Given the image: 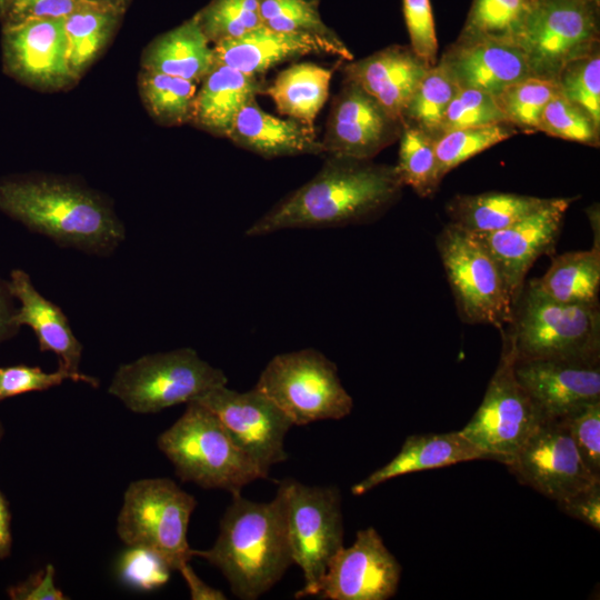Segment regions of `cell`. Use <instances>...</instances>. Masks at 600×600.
Here are the masks:
<instances>
[{"label": "cell", "mask_w": 600, "mask_h": 600, "mask_svg": "<svg viewBox=\"0 0 600 600\" xmlns=\"http://www.w3.org/2000/svg\"><path fill=\"white\" fill-rule=\"evenodd\" d=\"M574 199L552 198L547 206L504 229L474 233L499 266L514 306L536 260L554 250L564 214Z\"/></svg>", "instance_id": "18"}, {"label": "cell", "mask_w": 600, "mask_h": 600, "mask_svg": "<svg viewBox=\"0 0 600 600\" xmlns=\"http://www.w3.org/2000/svg\"><path fill=\"white\" fill-rule=\"evenodd\" d=\"M181 576L183 577L189 591H190V598L192 600H226V594L207 584L204 581H202L198 574L193 571L189 562L183 563L179 570Z\"/></svg>", "instance_id": "51"}, {"label": "cell", "mask_w": 600, "mask_h": 600, "mask_svg": "<svg viewBox=\"0 0 600 600\" xmlns=\"http://www.w3.org/2000/svg\"><path fill=\"white\" fill-rule=\"evenodd\" d=\"M440 60L459 88L481 90L493 97L508 86L531 76L524 51L513 42L457 40Z\"/></svg>", "instance_id": "22"}, {"label": "cell", "mask_w": 600, "mask_h": 600, "mask_svg": "<svg viewBox=\"0 0 600 600\" xmlns=\"http://www.w3.org/2000/svg\"><path fill=\"white\" fill-rule=\"evenodd\" d=\"M402 187L394 166L327 154L317 174L256 220L246 236L364 223L389 209Z\"/></svg>", "instance_id": "1"}, {"label": "cell", "mask_w": 600, "mask_h": 600, "mask_svg": "<svg viewBox=\"0 0 600 600\" xmlns=\"http://www.w3.org/2000/svg\"><path fill=\"white\" fill-rule=\"evenodd\" d=\"M398 163L394 166L402 186L420 197H430L441 183L438 177L436 139L413 126L404 124L400 134Z\"/></svg>", "instance_id": "35"}, {"label": "cell", "mask_w": 600, "mask_h": 600, "mask_svg": "<svg viewBox=\"0 0 600 600\" xmlns=\"http://www.w3.org/2000/svg\"><path fill=\"white\" fill-rule=\"evenodd\" d=\"M458 90L451 72L438 60L414 90L404 112L403 126L421 129L437 140L446 110Z\"/></svg>", "instance_id": "33"}, {"label": "cell", "mask_w": 600, "mask_h": 600, "mask_svg": "<svg viewBox=\"0 0 600 600\" xmlns=\"http://www.w3.org/2000/svg\"><path fill=\"white\" fill-rule=\"evenodd\" d=\"M2 58L6 72L37 89H59L76 80L68 62L64 18L8 23Z\"/></svg>", "instance_id": "17"}, {"label": "cell", "mask_w": 600, "mask_h": 600, "mask_svg": "<svg viewBox=\"0 0 600 600\" xmlns=\"http://www.w3.org/2000/svg\"><path fill=\"white\" fill-rule=\"evenodd\" d=\"M536 0H473L457 40H498L519 44Z\"/></svg>", "instance_id": "32"}, {"label": "cell", "mask_w": 600, "mask_h": 600, "mask_svg": "<svg viewBox=\"0 0 600 600\" xmlns=\"http://www.w3.org/2000/svg\"><path fill=\"white\" fill-rule=\"evenodd\" d=\"M227 383L223 371L201 359L194 349L179 348L119 366L108 392L132 412L154 413Z\"/></svg>", "instance_id": "6"}, {"label": "cell", "mask_w": 600, "mask_h": 600, "mask_svg": "<svg viewBox=\"0 0 600 600\" xmlns=\"http://www.w3.org/2000/svg\"><path fill=\"white\" fill-rule=\"evenodd\" d=\"M194 16L146 49L142 69L199 82L213 67V51Z\"/></svg>", "instance_id": "27"}, {"label": "cell", "mask_w": 600, "mask_h": 600, "mask_svg": "<svg viewBox=\"0 0 600 600\" xmlns=\"http://www.w3.org/2000/svg\"><path fill=\"white\" fill-rule=\"evenodd\" d=\"M16 310V299L9 289L8 280L0 277V342L14 337L20 329L13 321Z\"/></svg>", "instance_id": "50"}, {"label": "cell", "mask_w": 600, "mask_h": 600, "mask_svg": "<svg viewBox=\"0 0 600 600\" xmlns=\"http://www.w3.org/2000/svg\"><path fill=\"white\" fill-rule=\"evenodd\" d=\"M119 576L127 584L140 590H152L166 584L171 568L156 552L142 547H129L118 563Z\"/></svg>", "instance_id": "45"}, {"label": "cell", "mask_w": 600, "mask_h": 600, "mask_svg": "<svg viewBox=\"0 0 600 600\" xmlns=\"http://www.w3.org/2000/svg\"><path fill=\"white\" fill-rule=\"evenodd\" d=\"M410 48L428 67L437 63L438 40L430 0H402Z\"/></svg>", "instance_id": "46"}, {"label": "cell", "mask_w": 600, "mask_h": 600, "mask_svg": "<svg viewBox=\"0 0 600 600\" xmlns=\"http://www.w3.org/2000/svg\"><path fill=\"white\" fill-rule=\"evenodd\" d=\"M556 81L560 93L582 108L600 128L599 47L566 64Z\"/></svg>", "instance_id": "40"}, {"label": "cell", "mask_w": 600, "mask_h": 600, "mask_svg": "<svg viewBox=\"0 0 600 600\" xmlns=\"http://www.w3.org/2000/svg\"><path fill=\"white\" fill-rule=\"evenodd\" d=\"M89 0H13L8 12V23L31 19L67 18Z\"/></svg>", "instance_id": "47"}, {"label": "cell", "mask_w": 600, "mask_h": 600, "mask_svg": "<svg viewBox=\"0 0 600 600\" xmlns=\"http://www.w3.org/2000/svg\"><path fill=\"white\" fill-rule=\"evenodd\" d=\"M519 46L532 77L557 80L566 64L599 47V0H536Z\"/></svg>", "instance_id": "12"}, {"label": "cell", "mask_w": 600, "mask_h": 600, "mask_svg": "<svg viewBox=\"0 0 600 600\" xmlns=\"http://www.w3.org/2000/svg\"><path fill=\"white\" fill-rule=\"evenodd\" d=\"M518 133L509 122L456 129L436 140V157L440 181L462 162Z\"/></svg>", "instance_id": "36"}, {"label": "cell", "mask_w": 600, "mask_h": 600, "mask_svg": "<svg viewBox=\"0 0 600 600\" xmlns=\"http://www.w3.org/2000/svg\"><path fill=\"white\" fill-rule=\"evenodd\" d=\"M293 563L304 586L294 598L312 597L331 559L343 547L341 494L336 486H307L293 479L279 483Z\"/></svg>", "instance_id": "11"}, {"label": "cell", "mask_w": 600, "mask_h": 600, "mask_svg": "<svg viewBox=\"0 0 600 600\" xmlns=\"http://www.w3.org/2000/svg\"><path fill=\"white\" fill-rule=\"evenodd\" d=\"M514 374L546 418L600 401V362L516 358Z\"/></svg>", "instance_id": "19"}, {"label": "cell", "mask_w": 600, "mask_h": 600, "mask_svg": "<svg viewBox=\"0 0 600 600\" xmlns=\"http://www.w3.org/2000/svg\"><path fill=\"white\" fill-rule=\"evenodd\" d=\"M254 388L267 394L293 426L339 420L353 408L336 363L312 348L274 356Z\"/></svg>", "instance_id": "9"}, {"label": "cell", "mask_w": 600, "mask_h": 600, "mask_svg": "<svg viewBox=\"0 0 600 600\" xmlns=\"http://www.w3.org/2000/svg\"><path fill=\"white\" fill-rule=\"evenodd\" d=\"M429 68L410 46L392 44L343 63L341 71L403 124L408 103Z\"/></svg>", "instance_id": "21"}, {"label": "cell", "mask_w": 600, "mask_h": 600, "mask_svg": "<svg viewBox=\"0 0 600 600\" xmlns=\"http://www.w3.org/2000/svg\"><path fill=\"white\" fill-rule=\"evenodd\" d=\"M120 11L111 4L89 0L64 18L68 62L74 78L89 67L109 41Z\"/></svg>", "instance_id": "31"}, {"label": "cell", "mask_w": 600, "mask_h": 600, "mask_svg": "<svg viewBox=\"0 0 600 600\" xmlns=\"http://www.w3.org/2000/svg\"><path fill=\"white\" fill-rule=\"evenodd\" d=\"M227 138L237 147L268 159L323 154L313 127L266 112L257 98L242 107Z\"/></svg>", "instance_id": "24"}, {"label": "cell", "mask_w": 600, "mask_h": 600, "mask_svg": "<svg viewBox=\"0 0 600 600\" xmlns=\"http://www.w3.org/2000/svg\"><path fill=\"white\" fill-rule=\"evenodd\" d=\"M499 122L507 121L493 96L477 89L459 88L446 110L438 138L456 129L482 127Z\"/></svg>", "instance_id": "42"}, {"label": "cell", "mask_w": 600, "mask_h": 600, "mask_svg": "<svg viewBox=\"0 0 600 600\" xmlns=\"http://www.w3.org/2000/svg\"><path fill=\"white\" fill-rule=\"evenodd\" d=\"M520 482L558 501L596 480L563 418H546L507 466Z\"/></svg>", "instance_id": "14"}, {"label": "cell", "mask_w": 600, "mask_h": 600, "mask_svg": "<svg viewBox=\"0 0 600 600\" xmlns=\"http://www.w3.org/2000/svg\"><path fill=\"white\" fill-rule=\"evenodd\" d=\"M332 71L312 62L296 63L280 71L263 93L279 113L313 127L328 99Z\"/></svg>", "instance_id": "30"}, {"label": "cell", "mask_w": 600, "mask_h": 600, "mask_svg": "<svg viewBox=\"0 0 600 600\" xmlns=\"http://www.w3.org/2000/svg\"><path fill=\"white\" fill-rule=\"evenodd\" d=\"M13 600H66L68 597L54 583V568L51 563L37 571L19 584L8 589Z\"/></svg>", "instance_id": "49"}, {"label": "cell", "mask_w": 600, "mask_h": 600, "mask_svg": "<svg viewBox=\"0 0 600 600\" xmlns=\"http://www.w3.org/2000/svg\"><path fill=\"white\" fill-rule=\"evenodd\" d=\"M11 514L6 497L0 491V559L8 558L11 553Z\"/></svg>", "instance_id": "52"}, {"label": "cell", "mask_w": 600, "mask_h": 600, "mask_svg": "<svg viewBox=\"0 0 600 600\" xmlns=\"http://www.w3.org/2000/svg\"><path fill=\"white\" fill-rule=\"evenodd\" d=\"M261 24L276 31L339 39L322 20L319 0H258Z\"/></svg>", "instance_id": "39"}, {"label": "cell", "mask_w": 600, "mask_h": 600, "mask_svg": "<svg viewBox=\"0 0 600 600\" xmlns=\"http://www.w3.org/2000/svg\"><path fill=\"white\" fill-rule=\"evenodd\" d=\"M9 289L19 302L13 317L20 328L32 329L41 352H53L59 368L79 372L82 343L73 333L62 309L43 297L33 286L30 276L22 269H13L8 280Z\"/></svg>", "instance_id": "23"}, {"label": "cell", "mask_w": 600, "mask_h": 600, "mask_svg": "<svg viewBox=\"0 0 600 600\" xmlns=\"http://www.w3.org/2000/svg\"><path fill=\"white\" fill-rule=\"evenodd\" d=\"M13 0H0V14H4L8 12L11 3Z\"/></svg>", "instance_id": "54"}, {"label": "cell", "mask_w": 600, "mask_h": 600, "mask_svg": "<svg viewBox=\"0 0 600 600\" xmlns=\"http://www.w3.org/2000/svg\"><path fill=\"white\" fill-rule=\"evenodd\" d=\"M191 553L218 568L237 598L258 599L293 563L280 491L269 502L233 496L213 546Z\"/></svg>", "instance_id": "3"}, {"label": "cell", "mask_w": 600, "mask_h": 600, "mask_svg": "<svg viewBox=\"0 0 600 600\" xmlns=\"http://www.w3.org/2000/svg\"><path fill=\"white\" fill-rule=\"evenodd\" d=\"M551 199L510 192L458 194L446 210L450 222L473 233H490L520 221Z\"/></svg>", "instance_id": "28"}, {"label": "cell", "mask_w": 600, "mask_h": 600, "mask_svg": "<svg viewBox=\"0 0 600 600\" xmlns=\"http://www.w3.org/2000/svg\"><path fill=\"white\" fill-rule=\"evenodd\" d=\"M508 329L518 360L600 362L599 306L557 302L527 282Z\"/></svg>", "instance_id": "5"}, {"label": "cell", "mask_w": 600, "mask_h": 600, "mask_svg": "<svg viewBox=\"0 0 600 600\" xmlns=\"http://www.w3.org/2000/svg\"><path fill=\"white\" fill-rule=\"evenodd\" d=\"M556 80L528 77L494 97L504 120L522 131H538L547 103L559 93Z\"/></svg>", "instance_id": "37"}, {"label": "cell", "mask_w": 600, "mask_h": 600, "mask_svg": "<svg viewBox=\"0 0 600 600\" xmlns=\"http://www.w3.org/2000/svg\"><path fill=\"white\" fill-rule=\"evenodd\" d=\"M562 418L584 466L594 478L600 479V401L586 404Z\"/></svg>", "instance_id": "44"}, {"label": "cell", "mask_w": 600, "mask_h": 600, "mask_svg": "<svg viewBox=\"0 0 600 600\" xmlns=\"http://www.w3.org/2000/svg\"><path fill=\"white\" fill-rule=\"evenodd\" d=\"M196 401L218 417L233 442L267 473L287 460L284 438L293 423L257 388L240 392L219 386Z\"/></svg>", "instance_id": "13"}, {"label": "cell", "mask_w": 600, "mask_h": 600, "mask_svg": "<svg viewBox=\"0 0 600 600\" xmlns=\"http://www.w3.org/2000/svg\"><path fill=\"white\" fill-rule=\"evenodd\" d=\"M437 249L460 319L470 324L510 326L514 302L496 260L472 232L449 222Z\"/></svg>", "instance_id": "8"}, {"label": "cell", "mask_w": 600, "mask_h": 600, "mask_svg": "<svg viewBox=\"0 0 600 600\" xmlns=\"http://www.w3.org/2000/svg\"><path fill=\"white\" fill-rule=\"evenodd\" d=\"M139 83L144 106L158 122L178 126L190 121L197 82L142 69Z\"/></svg>", "instance_id": "34"}, {"label": "cell", "mask_w": 600, "mask_h": 600, "mask_svg": "<svg viewBox=\"0 0 600 600\" xmlns=\"http://www.w3.org/2000/svg\"><path fill=\"white\" fill-rule=\"evenodd\" d=\"M0 211L61 248L110 256L126 229L98 192L71 180L16 176L0 180Z\"/></svg>", "instance_id": "2"}, {"label": "cell", "mask_w": 600, "mask_h": 600, "mask_svg": "<svg viewBox=\"0 0 600 600\" xmlns=\"http://www.w3.org/2000/svg\"><path fill=\"white\" fill-rule=\"evenodd\" d=\"M157 446L182 481L226 490L232 497L269 474L233 442L218 417L196 400L159 434Z\"/></svg>", "instance_id": "4"}, {"label": "cell", "mask_w": 600, "mask_h": 600, "mask_svg": "<svg viewBox=\"0 0 600 600\" xmlns=\"http://www.w3.org/2000/svg\"><path fill=\"white\" fill-rule=\"evenodd\" d=\"M264 88L257 76L226 64H213L196 93L190 122L217 137L227 138L242 107L263 93Z\"/></svg>", "instance_id": "26"}, {"label": "cell", "mask_w": 600, "mask_h": 600, "mask_svg": "<svg viewBox=\"0 0 600 600\" xmlns=\"http://www.w3.org/2000/svg\"><path fill=\"white\" fill-rule=\"evenodd\" d=\"M3 434H4V427H3V424H2V422L0 420V441L3 438Z\"/></svg>", "instance_id": "55"}, {"label": "cell", "mask_w": 600, "mask_h": 600, "mask_svg": "<svg viewBox=\"0 0 600 600\" xmlns=\"http://www.w3.org/2000/svg\"><path fill=\"white\" fill-rule=\"evenodd\" d=\"M402 128L373 97L344 79L320 141L324 154L371 160L400 138Z\"/></svg>", "instance_id": "16"}, {"label": "cell", "mask_w": 600, "mask_h": 600, "mask_svg": "<svg viewBox=\"0 0 600 600\" xmlns=\"http://www.w3.org/2000/svg\"><path fill=\"white\" fill-rule=\"evenodd\" d=\"M538 131L590 147L600 144V128L582 108L560 92L547 103Z\"/></svg>", "instance_id": "41"}, {"label": "cell", "mask_w": 600, "mask_h": 600, "mask_svg": "<svg viewBox=\"0 0 600 600\" xmlns=\"http://www.w3.org/2000/svg\"><path fill=\"white\" fill-rule=\"evenodd\" d=\"M478 459L490 460L459 431L411 434L393 459L352 486L351 492L361 496L399 476Z\"/></svg>", "instance_id": "25"}, {"label": "cell", "mask_w": 600, "mask_h": 600, "mask_svg": "<svg viewBox=\"0 0 600 600\" xmlns=\"http://www.w3.org/2000/svg\"><path fill=\"white\" fill-rule=\"evenodd\" d=\"M94 1L104 2V3L111 4V6L116 7L117 9L121 10V8L126 4V2L128 0H94Z\"/></svg>", "instance_id": "53"}, {"label": "cell", "mask_w": 600, "mask_h": 600, "mask_svg": "<svg viewBox=\"0 0 600 600\" xmlns=\"http://www.w3.org/2000/svg\"><path fill=\"white\" fill-rule=\"evenodd\" d=\"M541 294L561 303L599 306L600 248L553 258L546 273L529 280Z\"/></svg>", "instance_id": "29"}, {"label": "cell", "mask_w": 600, "mask_h": 600, "mask_svg": "<svg viewBox=\"0 0 600 600\" xmlns=\"http://www.w3.org/2000/svg\"><path fill=\"white\" fill-rule=\"evenodd\" d=\"M194 18L212 43L239 38L262 26L258 0H212Z\"/></svg>", "instance_id": "38"}, {"label": "cell", "mask_w": 600, "mask_h": 600, "mask_svg": "<svg viewBox=\"0 0 600 600\" xmlns=\"http://www.w3.org/2000/svg\"><path fill=\"white\" fill-rule=\"evenodd\" d=\"M566 514L600 530V480L556 501Z\"/></svg>", "instance_id": "48"}, {"label": "cell", "mask_w": 600, "mask_h": 600, "mask_svg": "<svg viewBox=\"0 0 600 600\" xmlns=\"http://www.w3.org/2000/svg\"><path fill=\"white\" fill-rule=\"evenodd\" d=\"M500 359L482 402L459 432L490 460L510 464L538 426L546 419L514 374L516 351L508 327Z\"/></svg>", "instance_id": "10"}, {"label": "cell", "mask_w": 600, "mask_h": 600, "mask_svg": "<svg viewBox=\"0 0 600 600\" xmlns=\"http://www.w3.org/2000/svg\"><path fill=\"white\" fill-rule=\"evenodd\" d=\"M212 51L214 64H226L257 77L279 63L309 54H331L342 60H353V54L340 38L281 32L264 26L239 38L213 43Z\"/></svg>", "instance_id": "20"}, {"label": "cell", "mask_w": 600, "mask_h": 600, "mask_svg": "<svg viewBox=\"0 0 600 600\" xmlns=\"http://www.w3.org/2000/svg\"><path fill=\"white\" fill-rule=\"evenodd\" d=\"M196 498L168 478L132 481L117 519V533L128 547L147 548L171 568L192 558L187 532Z\"/></svg>", "instance_id": "7"}, {"label": "cell", "mask_w": 600, "mask_h": 600, "mask_svg": "<svg viewBox=\"0 0 600 600\" xmlns=\"http://www.w3.org/2000/svg\"><path fill=\"white\" fill-rule=\"evenodd\" d=\"M401 564L373 527L331 559L313 596L328 600H387L398 590Z\"/></svg>", "instance_id": "15"}, {"label": "cell", "mask_w": 600, "mask_h": 600, "mask_svg": "<svg viewBox=\"0 0 600 600\" xmlns=\"http://www.w3.org/2000/svg\"><path fill=\"white\" fill-rule=\"evenodd\" d=\"M64 380L84 382L97 388L99 380L82 372H70L58 368L47 372L37 366L14 364L0 367V401L19 394L44 391L61 384Z\"/></svg>", "instance_id": "43"}]
</instances>
